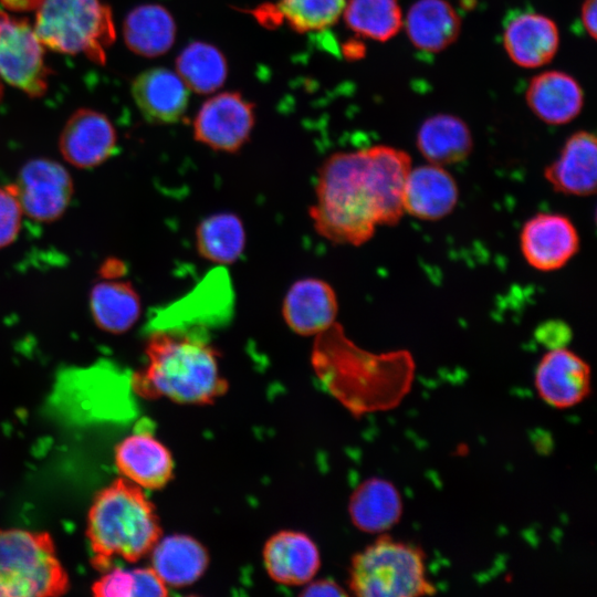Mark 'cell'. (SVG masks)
Segmentation results:
<instances>
[{
    "label": "cell",
    "mask_w": 597,
    "mask_h": 597,
    "mask_svg": "<svg viewBox=\"0 0 597 597\" xmlns=\"http://www.w3.org/2000/svg\"><path fill=\"white\" fill-rule=\"evenodd\" d=\"M146 356L145 367L132 376V387L144 398L206 405L228 389L217 350L197 332L151 328Z\"/></svg>",
    "instance_id": "cell-1"
},
{
    "label": "cell",
    "mask_w": 597,
    "mask_h": 597,
    "mask_svg": "<svg viewBox=\"0 0 597 597\" xmlns=\"http://www.w3.org/2000/svg\"><path fill=\"white\" fill-rule=\"evenodd\" d=\"M315 195L310 218L316 232L334 243L360 245L380 226L366 148L326 158L318 171Z\"/></svg>",
    "instance_id": "cell-2"
},
{
    "label": "cell",
    "mask_w": 597,
    "mask_h": 597,
    "mask_svg": "<svg viewBox=\"0 0 597 597\" xmlns=\"http://www.w3.org/2000/svg\"><path fill=\"white\" fill-rule=\"evenodd\" d=\"M86 533L94 564L103 569L116 557L135 562L150 553L161 536V528L143 489L123 478L95 496Z\"/></svg>",
    "instance_id": "cell-3"
},
{
    "label": "cell",
    "mask_w": 597,
    "mask_h": 597,
    "mask_svg": "<svg viewBox=\"0 0 597 597\" xmlns=\"http://www.w3.org/2000/svg\"><path fill=\"white\" fill-rule=\"evenodd\" d=\"M389 360L355 346L337 323L316 335L311 356L321 384L356 415L390 404L385 389Z\"/></svg>",
    "instance_id": "cell-4"
},
{
    "label": "cell",
    "mask_w": 597,
    "mask_h": 597,
    "mask_svg": "<svg viewBox=\"0 0 597 597\" xmlns=\"http://www.w3.org/2000/svg\"><path fill=\"white\" fill-rule=\"evenodd\" d=\"M349 590L360 597H416L436 594L423 552L383 534L350 562Z\"/></svg>",
    "instance_id": "cell-5"
},
{
    "label": "cell",
    "mask_w": 597,
    "mask_h": 597,
    "mask_svg": "<svg viewBox=\"0 0 597 597\" xmlns=\"http://www.w3.org/2000/svg\"><path fill=\"white\" fill-rule=\"evenodd\" d=\"M33 29L43 46L97 64L105 63V50L116 39L112 10L102 0H44Z\"/></svg>",
    "instance_id": "cell-6"
},
{
    "label": "cell",
    "mask_w": 597,
    "mask_h": 597,
    "mask_svg": "<svg viewBox=\"0 0 597 597\" xmlns=\"http://www.w3.org/2000/svg\"><path fill=\"white\" fill-rule=\"evenodd\" d=\"M67 576L51 536L0 530V597H44L65 593Z\"/></svg>",
    "instance_id": "cell-7"
},
{
    "label": "cell",
    "mask_w": 597,
    "mask_h": 597,
    "mask_svg": "<svg viewBox=\"0 0 597 597\" xmlns=\"http://www.w3.org/2000/svg\"><path fill=\"white\" fill-rule=\"evenodd\" d=\"M43 45L25 19L0 10V77L30 97L48 90Z\"/></svg>",
    "instance_id": "cell-8"
},
{
    "label": "cell",
    "mask_w": 597,
    "mask_h": 597,
    "mask_svg": "<svg viewBox=\"0 0 597 597\" xmlns=\"http://www.w3.org/2000/svg\"><path fill=\"white\" fill-rule=\"evenodd\" d=\"M255 124L254 104L239 92H221L198 109L193 138L214 150L238 151L249 139Z\"/></svg>",
    "instance_id": "cell-9"
},
{
    "label": "cell",
    "mask_w": 597,
    "mask_h": 597,
    "mask_svg": "<svg viewBox=\"0 0 597 597\" xmlns=\"http://www.w3.org/2000/svg\"><path fill=\"white\" fill-rule=\"evenodd\" d=\"M13 187L23 214L41 222H51L63 216L74 192L66 168L48 158L24 164Z\"/></svg>",
    "instance_id": "cell-10"
},
{
    "label": "cell",
    "mask_w": 597,
    "mask_h": 597,
    "mask_svg": "<svg viewBox=\"0 0 597 597\" xmlns=\"http://www.w3.org/2000/svg\"><path fill=\"white\" fill-rule=\"evenodd\" d=\"M526 262L540 271L563 268L578 251L579 237L573 222L558 213H537L528 219L520 234Z\"/></svg>",
    "instance_id": "cell-11"
},
{
    "label": "cell",
    "mask_w": 597,
    "mask_h": 597,
    "mask_svg": "<svg viewBox=\"0 0 597 597\" xmlns=\"http://www.w3.org/2000/svg\"><path fill=\"white\" fill-rule=\"evenodd\" d=\"M590 367L574 352L555 347L543 355L535 370V389L556 409L580 404L590 392Z\"/></svg>",
    "instance_id": "cell-12"
},
{
    "label": "cell",
    "mask_w": 597,
    "mask_h": 597,
    "mask_svg": "<svg viewBox=\"0 0 597 597\" xmlns=\"http://www.w3.org/2000/svg\"><path fill=\"white\" fill-rule=\"evenodd\" d=\"M117 144L115 127L106 115L80 108L66 121L59 138L65 161L77 168H93L106 161Z\"/></svg>",
    "instance_id": "cell-13"
},
{
    "label": "cell",
    "mask_w": 597,
    "mask_h": 597,
    "mask_svg": "<svg viewBox=\"0 0 597 597\" xmlns=\"http://www.w3.org/2000/svg\"><path fill=\"white\" fill-rule=\"evenodd\" d=\"M503 48L510 60L524 69L548 64L559 46V30L554 20L538 12H522L505 25Z\"/></svg>",
    "instance_id": "cell-14"
},
{
    "label": "cell",
    "mask_w": 597,
    "mask_h": 597,
    "mask_svg": "<svg viewBox=\"0 0 597 597\" xmlns=\"http://www.w3.org/2000/svg\"><path fill=\"white\" fill-rule=\"evenodd\" d=\"M338 302L333 287L315 277L301 279L289 289L282 305L287 326L303 336L318 335L336 323Z\"/></svg>",
    "instance_id": "cell-15"
},
{
    "label": "cell",
    "mask_w": 597,
    "mask_h": 597,
    "mask_svg": "<svg viewBox=\"0 0 597 597\" xmlns=\"http://www.w3.org/2000/svg\"><path fill=\"white\" fill-rule=\"evenodd\" d=\"M132 96L143 116L154 124H175L188 107L189 88L177 72L153 67L132 82Z\"/></svg>",
    "instance_id": "cell-16"
},
{
    "label": "cell",
    "mask_w": 597,
    "mask_h": 597,
    "mask_svg": "<svg viewBox=\"0 0 597 597\" xmlns=\"http://www.w3.org/2000/svg\"><path fill=\"white\" fill-rule=\"evenodd\" d=\"M115 463L124 479L142 489H160L174 473L170 451L146 431L132 433L118 443Z\"/></svg>",
    "instance_id": "cell-17"
},
{
    "label": "cell",
    "mask_w": 597,
    "mask_h": 597,
    "mask_svg": "<svg viewBox=\"0 0 597 597\" xmlns=\"http://www.w3.org/2000/svg\"><path fill=\"white\" fill-rule=\"evenodd\" d=\"M555 191L586 197L595 193L597 179L596 136L578 130L565 142L559 156L544 170Z\"/></svg>",
    "instance_id": "cell-18"
},
{
    "label": "cell",
    "mask_w": 597,
    "mask_h": 597,
    "mask_svg": "<svg viewBox=\"0 0 597 597\" xmlns=\"http://www.w3.org/2000/svg\"><path fill=\"white\" fill-rule=\"evenodd\" d=\"M458 199V185L443 166L427 164L410 169L402 196L405 212L421 220H439L452 212Z\"/></svg>",
    "instance_id": "cell-19"
},
{
    "label": "cell",
    "mask_w": 597,
    "mask_h": 597,
    "mask_svg": "<svg viewBox=\"0 0 597 597\" xmlns=\"http://www.w3.org/2000/svg\"><path fill=\"white\" fill-rule=\"evenodd\" d=\"M263 563L270 577L283 585H304L321 566L316 544L304 533L281 531L263 548Z\"/></svg>",
    "instance_id": "cell-20"
},
{
    "label": "cell",
    "mask_w": 597,
    "mask_h": 597,
    "mask_svg": "<svg viewBox=\"0 0 597 597\" xmlns=\"http://www.w3.org/2000/svg\"><path fill=\"white\" fill-rule=\"evenodd\" d=\"M525 98L533 114L549 125L572 122L584 105V92L578 81L557 70L534 76L527 85Z\"/></svg>",
    "instance_id": "cell-21"
},
{
    "label": "cell",
    "mask_w": 597,
    "mask_h": 597,
    "mask_svg": "<svg viewBox=\"0 0 597 597\" xmlns=\"http://www.w3.org/2000/svg\"><path fill=\"white\" fill-rule=\"evenodd\" d=\"M402 28L416 49L438 53L457 41L461 18L447 0H417L404 17Z\"/></svg>",
    "instance_id": "cell-22"
},
{
    "label": "cell",
    "mask_w": 597,
    "mask_h": 597,
    "mask_svg": "<svg viewBox=\"0 0 597 597\" xmlns=\"http://www.w3.org/2000/svg\"><path fill=\"white\" fill-rule=\"evenodd\" d=\"M150 553V567L167 587L181 588L193 584L209 564L206 547L196 538L182 534L159 538Z\"/></svg>",
    "instance_id": "cell-23"
},
{
    "label": "cell",
    "mask_w": 597,
    "mask_h": 597,
    "mask_svg": "<svg viewBox=\"0 0 597 597\" xmlns=\"http://www.w3.org/2000/svg\"><path fill=\"white\" fill-rule=\"evenodd\" d=\"M374 176L380 214V226H394L404 214L402 196L411 169L410 156L390 146L366 148Z\"/></svg>",
    "instance_id": "cell-24"
},
{
    "label": "cell",
    "mask_w": 597,
    "mask_h": 597,
    "mask_svg": "<svg viewBox=\"0 0 597 597\" xmlns=\"http://www.w3.org/2000/svg\"><path fill=\"white\" fill-rule=\"evenodd\" d=\"M352 523L360 531L383 534L395 526L402 515V499L398 489L380 478L362 482L349 498Z\"/></svg>",
    "instance_id": "cell-25"
},
{
    "label": "cell",
    "mask_w": 597,
    "mask_h": 597,
    "mask_svg": "<svg viewBox=\"0 0 597 597\" xmlns=\"http://www.w3.org/2000/svg\"><path fill=\"white\" fill-rule=\"evenodd\" d=\"M416 144L429 164L446 166L464 160L472 151L473 138L462 118L440 113L422 122Z\"/></svg>",
    "instance_id": "cell-26"
},
{
    "label": "cell",
    "mask_w": 597,
    "mask_h": 597,
    "mask_svg": "<svg viewBox=\"0 0 597 597\" xmlns=\"http://www.w3.org/2000/svg\"><path fill=\"white\" fill-rule=\"evenodd\" d=\"M176 32L171 13L156 3L135 7L123 24L127 48L144 57H156L168 52L175 42Z\"/></svg>",
    "instance_id": "cell-27"
},
{
    "label": "cell",
    "mask_w": 597,
    "mask_h": 597,
    "mask_svg": "<svg viewBox=\"0 0 597 597\" xmlns=\"http://www.w3.org/2000/svg\"><path fill=\"white\" fill-rule=\"evenodd\" d=\"M94 323L104 332H127L140 315V300L128 282L104 281L95 284L90 294Z\"/></svg>",
    "instance_id": "cell-28"
},
{
    "label": "cell",
    "mask_w": 597,
    "mask_h": 597,
    "mask_svg": "<svg viewBox=\"0 0 597 597\" xmlns=\"http://www.w3.org/2000/svg\"><path fill=\"white\" fill-rule=\"evenodd\" d=\"M245 245L241 219L231 212H219L203 219L196 230V247L200 256L224 265L235 262Z\"/></svg>",
    "instance_id": "cell-29"
},
{
    "label": "cell",
    "mask_w": 597,
    "mask_h": 597,
    "mask_svg": "<svg viewBox=\"0 0 597 597\" xmlns=\"http://www.w3.org/2000/svg\"><path fill=\"white\" fill-rule=\"evenodd\" d=\"M176 72L189 91L211 94L226 82L228 64L226 56L217 46L203 41H193L178 54Z\"/></svg>",
    "instance_id": "cell-30"
},
{
    "label": "cell",
    "mask_w": 597,
    "mask_h": 597,
    "mask_svg": "<svg viewBox=\"0 0 597 597\" xmlns=\"http://www.w3.org/2000/svg\"><path fill=\"white\" fill-rule=\"evenodd\" d=\"M342 15L350 31L378 42L392 39L404 25L398 0H346Z\"/></svg>",
    "instance_id": "cell-31"
},
{
    "label": "cell",
    "mask_w": 597,
    "mask_h": 597,
    "mask_svg": "<svg viewBox=\"0 0 597 597\" xmlns=\"http://www.w3.org/2000/svg\"><path fill=\"white\" fill-rule=\"evenodd\" d=\"M346 0H279L282 20L295 32L324 30L342 17Z\"/></svg>",
    "instance_id": "cell-32"
},
{
    "label": "cell",
    "mask_w": 597,
    "mask_h": 597,
    "mask_svg": "<svg viewBox=\"0 0 597 597\" xmlns=\"http://www.w3.org/2000/svg\"><path fill=\"white\" fill-rule=\"evenodd\" d=\"M146 585L144 567L111 568L94 583L93 594L103 597H144Z\"/></svg>",
    "instance_id": "cell-33"
},
{
    "label": "cell",
    "mask_w": 597,
    "mask_h": 597,
    "mask_svg": "<svg viewBox=\"0 0 597 597\" xmlns=\"http://www.w3.org/2000/svg\"><path fill=\"white\" fill-rule=\"evenodd\" d=\"M23 216L13 185L0 186V249L15 241Z\"/></svg>",
    "instance_id": "cell-34"
},
{
    "label": "cell",
    "mask_w": 597,
    "mask_h": 597,
    "mask_svg": "<svg viewBox=\"0 0 597 597\" xmlns=\"http://www.w3.org/2000/svg\"><path fill=\"white\" fill-rule=\"evenodd\" d=\"M308 585L303 589V596H346L347 593L331 579H318L308 582Z\"/></svg>",
    "instance_id": "cell-35"
},
{
    "label": "cell",
    "mask_w": 597,
    "mask_h": 597,
    "mask_svg": "<svg viewBox=\"0 0 597 597\" xmlns=\"http://www.w3.org/2000/svg\"><path fill=\"white\" fill-rule=\"evenodd\" d=\"M597 0H584L580 7V20L588 35L596 39Z\"/></svg>",
    "instance_id": "cell-36"
},
{
    "label": "cell",
    "mask_w": 597,
    "mask_h": 597,
    "mask_svg": "<svg viewBox=\"0 0 597 597\" xmlns=\"http://www.w3.org/2000/svg\"><path fill=\"white\" fill-rule=\"evenodd\" d=\"M44 0H0L1 4L13 12L38 10Z\"/></svg>",
    "instance_id": "cell-37"
}]
</instances>
